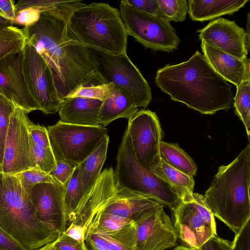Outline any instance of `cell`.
I'll return each mask as SVG.
<instances>
[{
	"label": "cell",
	"instance_id": "7dc6e473",
	"mask_svg": "<svg viewBox=\"0 0 250 250\" xmlns=\"http://www.w3.org/2000/svg\"><path fill=\"white\" fill-rule=\"evenodd\" d=\"M63 233L81 243H83L85 242V230L84 227L80 224L70 223Z\"/></svg>",
	"mask_w": 250,
	"mask_h": 250
},
{
	"label": "cell",
	"instance_id": "d4e9b609",
	"mask_svg": "<svg viewBox=\"0 0 250 250\" xmlns=\"http://www.w3.org/2000/svg\"><path fill=\"white\" fill-rule=\"evenodd\" d=\"M109 140L107 135L100 145L79 165L84 196L93 186L101 172L106 157Z\"/></svg>",
	"mask_w": 250,
	"mask_h": 250
},
{
	"label": "cell",
	"instance_id": "484cf974",
	"mask_svg": "<svg viewBox=\"0 0 250 250\" xmlns=\"http://www.w3.org/2000/svg\"><path fill=\"white\" fill-rule=\"evenodd\" d=\"M160 154L161 159L171 167L190 177L196 175L195 163L177 144L161 141Z\"/></svg>",
	"mask_w": 250,
	"mask_h": 250
},
{
	"label": "cell",
	"instance_id": "f907efd6",
	"mask_svg": "<svg viewBox=\"0 0 250 250\" xmlns=\"http://www.w3.org/2000/svg\"><path fill=\"white\" fill-rule=\"evenodd\" d=\"M250 12L248 14V17H247V23L246 25V34H247V41L250 43Z\"/></svg>",
	"mask_w": 250,
	"mask_h": 250
},
{
	"label": "cell",
	"instance_id": "d6986e66",
	"mask_svg": "<svg viewBox=\"0 0 250 250\" xmlns=\"http://www.w3.org/2000/svg\"><path fill=\"white\" fill-rule=\"evenodd\" d=\"M161 205L147 196L120 187L117 194L104 207L101 214L105 213L134 221Z\"/></svg>",
	"mask_w": 250,
	"mask_h": 250
},
{
	"label": "cell",
	"instance_id": "52a82bcc",
	"mask_svg": "<svg viewBox=\"0 0 250 250\" xmlns=\"http://www.w3.org/2000/svg\"><path fill=\"white\" fill-rule=\"evenodd\" d=\"M47 131L56 160L74 167L83 162L108 135L107 128L101 125L83 126L60 120L49 126Z\"/></svg>",
	"mask_w": 250,
	"mask_h": 250
},
{
	"label": "cell",
	"instance_id": "8992f818",
	"mask_svg": "<svg viewBox=\"0 0 250 250\" xmlns=\"http://www.w3.org/2000/svg\"><path fill=\"white\" fill-rule=\"evenodd\" d=\"M116 162L115 175L122 188L147 196L167 207L172 211L182 202L166 182L138 163L126 130L119 146Z\"/></svg>",
	"mask_w": 250,
	"mask_h": 250
},
{
	"label": "cell",
	"instance_id": "83f0119b",
	"mask_svg": "<svg viewBox=\"0 0 250 250\" xmlns=\"http://www.w3.org/2000/svg\"><path fill=\"white\" fill-rule=\"evenodd\" d=\"M26 43L22 28L8 25L0 29V60L7 56L22 52Z\"/></svg>",
	"mask_w": 250,
	"mask_h": 250
},
{
	"label": "cell",
	"instance_id": "c3c4849f",
	"mask_svg": "<svg viewBox=\"0 0 250 250\" xmlns=\"http://www.w3.org/2000/svg\"><path fill=\"white\" fill-rule=\"evenodd\" d=\"M92 250H110L106 242L99 235L92 233L85 240Z\"/></svg>",
	"mask_w": 250,
	"mask_h": 250
},
{
	"label": "cell",
	"instance_id": "ee69618b",
	"mask_svg": "<svg viewBox=\"0 0 250 250\" xmlns=\"http://www.w3.org/2000/svg\"><path fill=\"white\" fill-rule=\"evenodd\" d=\"M197 250H231V242L223 239L216 234Z\"/></svg>",
	"mask_w": 250,
	"mask_h": 250
},
{
	"label": "cell",
	"instance_id": "5bb4252c",
	"mask_svg": "<svg viewBox=\"0 0 250 250\" xmlns=\"http://www.w3.org/2000/svg\"><path fill=\"white\" fill-rule=\"evenodd\" d=\"M120 188L113 168H105L68 219L69 224L84 227L85 240L97 229L102 210L117 194Z\"/></svg>",
	"mask_w": 250,
	"mask_h": 250
},
{
	"label": "cell",
	"instance_id": "11a10c76",
	"mask_svg": "<svg viewBox=\"0 0 250 250\" xmlns=\"http://www.w3.org/2000/svg\"></svg>",
	"mask_w": 250,
	"mask_h": 250
},
{
	"label": "cell",
	"instance_id": "277c9868",
	"mask_svg": "<svg viewBox=\"0 0 250 250\" xmlns=\"http://www.w3.org/2000/svg\"><path fill=\"white\" fill-rule=\"evenodd\" d=\"M0 227L29 250L52 243L59 235L36 218L35 209L18 178L1 172Z\"/></svg>",
	"mask_w": 250,
	"mask_h": 250
},
{
	"label": "cell",
	"instance_id": "f6af8a7d",
	"mask_svg": "<svg viewBox=\"0 0 250 250\" xmlns=\"http://www.w3.org/2000/svg\"><path fill=\"white\" fill-rule=\"evenodd\" d=\"M0 250H29L0 227Z\"/></svg>",
	"mask_w": 250,
	"mask_h": 250
},
{
	"label": "cell",
	"instance_id": "7bdbcfd3",
	"mask_svg": "<svg viewBox=\"0 0 250 250\" xmlns=\"http://www.w3.org/2000/svg\"><path fill=\"white\" fill-rule=\"evenodd\" d=\"M55 168L49 174L56 181L64 185L71 176L75 167L61 161H56Z\"/></svg>",
	"mask_w": 250,
	"mask_h": 250
},
{
	"label": "cell",
	"instance_id": "4316f807",
	"mask_svg": "<svg viewBox=\"0 0 250 250\" xmlns=\"http://www.w3.org/2000/svg\"><path fill=\"white\" fill-rule=\"evenodd\" d=\"M93 233L100 235L110 250H136L137 230L134 221L115 232L95 231Z\"/></svg>",
	"mask_w": 250,
	"mask_h": 250
},
{
	"label": "cell",
	"instance_id": "f1b7e54d",
	"mask_svg": "<svg viewBox=\"0 0 250 250\" xmlns=\"http://www.w3.org/2000/svg\"><path fill=\"white\" fill-rule=\"evenodd\" d=\"M64 202L68 219L84 196L79 165L77 166L68 181L64 185Z\"/></svg>",
	"mask_w": 250,
	"mask_h": 250
},
{
	"label": "cell",
	"instance_id": "ba28073f",
	"mask_svg": "<svg viewBox=\"0 0 250 250\" xmlns=\"http://www.w3.org/2000/svg\"><path fill=\"white\" fill-rule=\"evenodd\" d=\"M87 47L104 83H111L126 90L138 108L146 107L152 100L151 88L127 54H114Z\"/></svg>",
	"mask_w": 250,
	"mask_h": 250
},
{
	"label": "cell",
	"instance_id": "ffe728a7",
	"mask_svg": "<svg viewBox=\"0 0 250 250\" xmlns=\"http://www.w3.org/2000/svg\"><path fill=\"white\" fill-rule=\"evenodd\" d=\"M102 101L81 97L62 99L58 112L61 122L69 124L96 126Z\"/></svg>",
	"mask_w": 250,
	"mask_h": 250
},
{
	"label": "cell",
	"instance_id": "836d02e7",
	"mask_svg": "<svg viewBox=\"0 0 250 250\" xmlns=\"http://www.w3.org/2000/svg\"><path fill=\"white\" fill-rule=\"evenodd\" d=\"M14 175L19 180L21 186L28 195L32 188L37 184L43 183H59L49 173L41 170L37 166Z\"/></svg>",
	"mask_w": 250,
	"mask_h": 250
},
{
	"label": "cell",
	"instance_id": "30bf717a",
	"mask_svg": "<svg viewBox=\"0 0 250 250\" xmlns=\"http://www.w3.org/2000/svg\"><path fill=\"white\" fill-rule=\"evenodd\" d=\"M172 213L178 239L184 246L199 249L217 234L214 216L201 194L193 193L192 199L182 201Z\"/></svg>",
	"mask_w": 250,
	"mask_h": 250
},
{
	"label": "cell",
	"instance_id": "5b68a950",
	"mask_svg": "<svg viewBox=\"0 0 250 250\" xmlns=\"http://www.w3.org/2000/svg\"><path fill=\"white\" fill-rule=\"evenodd\" d=\"M67 23L82 43L114 54H127L128 34L119 10L108 3L84 4L70 14Z\"/></svg>",
	"mask_w": 250,
	"mask_h": 250
},
{
	"label": "cell",
	"instance_id": "e0dca14e",
	"mask_svg": "<svg viewBox=\"0 0 250 250\" xmlns=\"http://www.w3.org/2000/svg\"><path fill=\"white\" fill-rule=\"evenodd\" d=\"M201 41L237 58L247 57L250 43L244 28L234 21L219 18L197 31Z\"/></svg>",
	"mask_w": 250,
	"mask_h": 250
},
{
	"label": "cell",
	"instance_id": "2e32d148",
	"mask_svg": "<svg viewBox=\"0 0 250 250\" xmlns=\"http://www.w3.org/2000/svg\"><path fill=\"white\" fill-rule=\"evenodd\" d=\"M64 191V186L60 183H43L35 185L28 195L36 218L59 235L65 230L67 224Z\"/></svg>",
	"mask_w": 250,
	"mask_h": 250
},
{
	"label": "cell",
	"instance_id": "9c48e42d",
	"mask_svg": "<svg viewBox=\"0 0 250 250\" xmlns=\"http://www.w3.org/2000/svg\"><path fill=\"white\" fill-rule=\"evenodd\" d=\"M119 11L128 35L146 48L166 52L177 48L180 40L170 22L141 11L123 0Z\"/></svg>",
	"mask_w": 250,
	"mask_h": 250
},
{
	"label": "cell",
	"instance_id": "4fadbf2b",
	"mask_svg": "<svg viewBox=\"0 0 250 250\" xmlns=\"http://www.w3.org/2000/svg\"><path fill=\"white\" fill-rule=\"evenodd\" d=\"M29 120L27 113L16 106L10 117L1 172L15 174L36 166Z\"/></svg>",
	"mask_w": 250,
	"mask_h": 250
},
{
	"label": "cell",
	"instance_id": "816d5d0a",
	"mask_svg": "<svg viewBox=\"0 0 250 250\" xmlns=\"http://www.w3.org/2000/svg\"><path fill=\"white\" fill-rule=\"evenodd\" d=\"M10 22L0 16V29L8 25H10Z\"/></svg>",
	"mask_w": 250,
	"mask_h": 250
},
{
	"label": "cell",
	"instance_id": "9a60e30c",
	"mask_svg": "<svg viewBox=\"0 0 250 250\" xmlns=\"http://www.w3.org/2000/svg\"><path fill=\"white\" fill-rule=\"evenodd\" d=\"M134 221L137 230L136 250H166L176 245L177 234L163 205Z\"/></svg>",
	"mask_w": 250,
	"mask_h": 250
},
{
	"label": "cell",
	"instance_id": "bcb514c9",
	"mask_svg": "<svg viewBox=\"0 0 250 250\" xmlns=\"http://www.w3.org/2000/svg\"><path fill=\"white\" fill-rule=\"evenodd\" d=\"M16 14L15 1L12 0H0V16L9 21L12 25Z\"/></svg>",
	"mask_w": 250,
	"mask_h": 250
},
{
	"label": "cell",
	"instance_id": "f35d334b",
	"mask_svg": "<svg viewBox=\"0 0 250 250\" xmlns=\"http://www.w3.org/2000/svg\"><path fill=\"white\" fill-rule=\"evenodd\" d=\"M51 245L55 250H88L85 243H81L63 232L51 243Z\"/></svg>",
	"mask_w": 250,
	"mask_h": 250
},
{
	"label": "cell",
	"instance_id": "ab89813d",
	"mask_svg": "<svg viewBox=\"0 0 250 250\" xmlns=\"http://www.w3.org/2000/svg\"><path fill=\"white\" fill-rule=\"evenodd\" d=\"M41 14L39 10L32 8L22 9L16 13L12 24H17L24 27L32 25L38 21Z\"/></svg>",
	"mask_w": 250,
	"mask_h": 250
},
{
	"label": "cell",
	"instance_id": "44dd1931",
	"mask_svg": "<svg viewBox=\"0 0 250 250\" xmlns=\"http://www.w3.org/2000/svg\"><path fill=\"white\" fill-rule=\"evenodd\" d=\"M204 56L213 70L227 82L236 86L244 81L243 59L237 58L201 41Z\"/></svg>",
	"mask_w": 250,
	"mask_h": 250
},
{
	"label": "cell",
	"instance_id": "b9f144b4",
	"mask_svg": "<svg viewBox=\"0 0 250 250\" xmlns=\"http://www.w3.org/2000/svg\"><path fill=\"white\" fill-rule=\"evenodd\" d=\"M125 3L146 13L160 17L157 0H124Z\"/></svg>",
	"mask_w": 250,
	"mask_h": 250
},
{
	"label": "cell",
	"instance_id": "681fc988",
	"mask_svg": "<svg viewBox=\"0 0 250 250\" xmlns=\"http://www.w3.org/2000/svg\"><path fill=\"white\" fill-rule=\"evenodd\" d=\"M244 69H245V78L244 81L250 80V59L248 58H246L243 59Z\"/></svg>",
	"mask_w": 250,
	"mask_h": 250
},
{
	"label": "cell",
	"instance_id": "8fae6325",
	"mask_svg": "<svg viewBox=\"0 0 250 250\" xmlns=\"http://www.w3.org/2000/svg\"><path fill=\"white\" fill-rule=\"evenodd\" d=\"M125 130L138 163L152 171L161 160L162 130L157 115L150 110L138 111L128 119Z\"/></svg>",
	"mask_w": 250,
	"mask_h": 250
},
{
	"label": "cell",
	"instance_id": "cb8c5ba5",
	"mask_svg": "<svg viewBox=\"0 0 250 250\" xmlns=\"http://www.w3.org/2000/svg\"><path fill=\"white\" fill-rule=\"evenodd\" d=\"M152 172L166 182L182 201L192 199L194 186L192 177L171 167L162 159Z\"/></svg>",
	"mask_w": 250,
	"mask_h": 250
},
{
	"label": "cell",
	"instance_id": "f5cc1de1",
	"mask_svg": "<svg viewBox=\"0 0 250 250\" xmlns=\"http://www.w3.org/2000/svg\"><path fill=\"white\" fill-rule=\"evenodd\" d=\"M198 249H195L184 246L183 245L178 246L175 248L173 250H197Z\"/></svg>",
	"mask_w": 250,
	"mask_h": 250
},
{
	"label": "cell",
	"instance_id": "4dcf8cb0",
	"mask_svg": "<svg viewBox=\"0 0 250 250\" xmlns=\"http://www.w3.org/2000/svg\"><path fill=\"white\" fill-rule=\"evenodd\" d=\"M85 3L81 0H21L15 4L16 13L25 8H32L43 12L78 8Z\"/></svg>",
	"mask_w": 250,
	"mask_h": 250
},
{
	"label": "cell",
	"instance_id": "8d00e7d4",
	"mask_svg": "<svg viewBox=\"0 0 250 250\" xmlns=\"http://www.w3.org/2000/svg\"><path fill=\"white\" fill-rule=\"evenodd\" d=\"M33 147L36 164L41 170L49 173L56 167L57 162L51 146L43 148L35 145Z\"/></svg>",
	"mask_w": 250,
	"mask_h": 250
},
{
	"label": "cell",
	"instance_id": "d6a6232c",
	"mask_svg": "<svg viewBox=\"0 0 250 250\" xmlns=\"http://www.w3.org/2000/svg\"><path fill=\"white\" fill-rule=\"evenodd\" d=\"M160 17L170 22L183 21L188 11L187 0H157Z\"/></svg>",
	"mask_w": 250,
	"mask_h": 250
},
{
	"label": "cell",
	"instance_id": "e575fe53",
	"mask_svg": "<svg viewBox=\"0 0 250 250\" xmlns=\"http://www.w3.org/2000/svg\"><path fill=\"white\" fill-rule=\"evenodd\" d=\"M111 85V83H105L81 86L66 98L81 97L103 102L109 94Z\"/></svg>",
	"mask_w": 250,
	"mask_h": 250
},
{
	"label": "cell",
	"instance_id": "3957f363",
	"mask_svg": "<svg viewBox=\"0 0 250 250\" xmlns=\"http://www.w3.org/2000/svg\"><path fill=\"white\" fill-rule=\"evenodd\" d=\"M250 145L228 165H223L204 196L214 216L235 235L250 220Z\"/></svg>",
	"mask_w": 250,
	"mask_h": 250
},
{
	"label": "cell",
	"instance_id": "f546056e",
	"mask_svg": "<svg viewBox=\"0 0 250 250\" xmlns=\"http://www.w3.org/2000/svg\"><path fill=\"white\" fill-rule=\"evenodd\" d=\"M233 98L235 113L244 124L250 139V80L242 81L236 86Z\"/></svg>",
	"mask_w": 250,
	"mask_h": 250
},
{
	"label": "cell",
	"instance_id": "7402d4cb",
	"mask_svg": "<svg viewBox=\"0 0 250 250\" xmlns=\"http://www.w3.org/2000/svg\"><path fill=\"white\" fill-rule=\"evenodd\" d=\"M138 111L130 94L112 83L109 93L102 102L100 109L99 124L105 127L119 118L129 119Z\"/></svg>",
	"mask_w": 250,
	"mask_h": 250
},
{
	"label": "cell",
	"instance_id": "60d3db41",
	"mask_svg": "<svg viewBox=\"0 0 250 250\" xmlns=\"http://www.w3.org/2000/svg\"><path fill=\"white\" fill-rule=\"evenodd\" d=\"M231 250H250V220L235 235Z\"/></svg>",
	"mask_w": 250,
	"mask_h": 250
},
{
	"label": "cell",
	"instance_id": "603a6c76",
	"mask_svg": "<svg viewBox=\"0 0 250 250\" xmlns=\"http://www.w3.org/2000/svg\"><path fill=\"white\" fill-rule=\"evenodd\" d=\"M189 18L194 21H213L225 15L231 16L242 8L249 0H189Z\"/></svg>",
	"mask_w": 250,
	"mask_h": 250
},
{
	"label": "cell",
	"instance_id": "7a4b0ae2",
	"mask_svg": "<svg viewBox=\"0 0 250 250\" xmlns=\"http://www.w3.org/2000/svg\"><path fill=\"white\" fill-rule=\"evenodd\" d=\"M156 86L171 99L203 114L228 110L234 98L231 86L196 51L187 61L160 68Z\"/></svg>",
	"mask_w": 250,
	"mask_h": 250
},
{
	"label": "cell",
	"instance_id": "74e56055",
	"mask_svg": "<svg viewBox=\"0 0 250 250\" xmlns=\"http://www.w3.org/2000/svg\"><path fill=\"white\" fill-rule=\"evenodd\" d=\"M28 130L33 143L40 147H50L47 129L40 125L33 124L30 120L28 122Z\"/></svg>",
	"mask_w": 250,
	"mask_h": 250
},
{
	"label": "cell",
	"instance_id": "1f68e13d",
	"mask_svg": "<svg viewBox=\"0 0 250 250\" xmlns=\"http://www.w3.org/2000/svg\"><path fill=\"white\" fill-rule=\"evenodd\" d=\"M16 107L15 104L0 88V166L4 156L6 139L9 125L10 117Z\"/></svg>",
	"mask_w": 250,
	"mask_h": 250
},
{
	"label": "cell",
	"instance_id": "7c38bea8",
	"mask_svg": "<svg viewBox=\"0 0 250 250\" xmlns=\"http://www.w3.org/2000/svg\"><path fill=\"white\" fill-rule=\"evenodd\" d=\"M23 76L28 91L43 113L58 112L60 98L49 67L26 41L22 51Z\"/></svg>",
	"mask_w": 250,
	"mask_h": 250
},
{
	"label": "cell",
	"instance_id": "db71d44e",
	"mask_svg": "<svg viewBox=\"0 0 250 250\" xmlns=\"http://www.w3.org/2000/svg\"><path fill=\"white\" fill-rule=\"evenodd\" d=\"M36 250H55L51 245V243L47 244L43 247Z\"/></svg>",
	"mask_w": 250,
	"mask_h": 250
},
{
	"label": "cell",
	"instance_id": "d590c367",
	"mask_svg": "<svg viewBox=\"0 0 250 250\" xmlns=\"http://www.w3.org/2000/svg\"><path fill=\"white\" fill-rule=\"evenodd\" d=\"M133 221V220L129 219L103 213L99 220L98 227L94 232H115L129 225Z\"/></svg>",
	"mask_w": 250,
	"mask_h": 250
},
{
	"label": "cell",
	"instance_id": "6da1fadb",
	"mask_svg": "<svg viewBox=\"0 0 250 250\" xmlns=\"http://www.w3.org/2000/svg\"><path fill=\"white\" fill-rule=\"evenodd\" d=\"M75 9L42 12L36 23L22 28L27 42L49 67L62 100L81 86L105 83L87 46L68 26V18Z\"/></svg>",
	"mask_w": 250,
	"mask_h": 250
},
{
	"label": "cell",
	"instance_id": "ac0fdd59",
	"mask_svg": "<svg viewBox=\"0 0 250 250\" xmlns=\"http://www.w3.org/2000/svg\"><path fill=\"white\" fill-rule=\"evenodd\" d=\"M0 88L15 105L28 113L40 110L29 93L22 69V51L0 60Z\"/></svg>",
	"mask_w": 250,
	"mask_h": 250
}]
</instances>
